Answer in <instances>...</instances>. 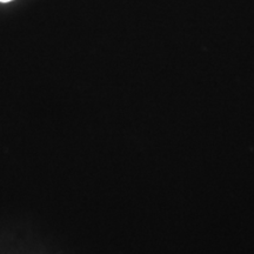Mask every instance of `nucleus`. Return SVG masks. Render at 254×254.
Instances as JSON below:
<instances>
[{"mask_svg":"<svg viewBox=\"0 0 254 254\" xmlns=\"http://www.w3.org/2000/svg\"><path fill=\"white\" fill-rule=\"evenodd\" d=\"M1 2H8V1H12V0H0Z\"/></svg>","mask_w":254,"mask_h":254,"instance_id":"f257e3e1","label":"nucleus"}]
</instances>
